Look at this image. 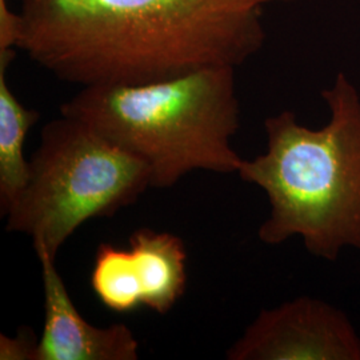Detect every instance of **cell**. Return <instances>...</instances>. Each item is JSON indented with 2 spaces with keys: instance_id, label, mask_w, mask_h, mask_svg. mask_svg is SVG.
<instances>
[{
  "instance_id": "cell-1",
  "label": "cell",
  "mask_w": 360,
  "mask_h": 360,
  "mask_svg": "<svg viewBox=\"0 0 360 360\" xmlns=\"http://www.w3.org/2000/svg\"><path fill=\"white\" fill-rule=\"evenodd\" d=\"M285 1L22 0L18 49L80 87L236 68L264 44L263 8Z\"/></svg>"
},
{
  "instance_id": "cell-2",
  "label": "cell",
  "mask_w": 360,
  "mask_h": 360,
  "mask_svg": "<svg viewBox=\"0 0 360 360\" xmlns=\"http://www.w3.org/2000/svg\"><path fill=\"white\" fill-rule=\"evenodd\" d=\"M330 122L319 129L283 111L267 117V151L242 160L238 175L270 200L259 239L281 245L300 236L315 257L336 260L360 250V95L345 74L322 92Z\"/></svg>"
},
{
  "instance_id": "cell-3",
  "label": "cell",
  "mask_w": 360,
  "mask_h": 360,
  "mask_svg": "<svg viewBox=\"0 0 360 360\" xmlns=\"http://www.w3.org/2000/svg\"><path fill=\"white\" fill-rule=\"evenodd\" d=\"M60 114L141 159L153 188H169L195 169L236 174L243 160L231 147L240 124L231 67L142 84L82 87Z\"/></svg>"
},
{
  "instance_id": "cell-4",
  "label": "cell",
  "mask_w": 360,
  "mask_h": 360,
  "mask_svg": "<svg viewBox=\"0 0 360 360\" xmlns=\"http://www.w3.org/2000/svg\"><path fill=\"white\" fill-rule=\"evenodd\" d=\"M28 162L26 187L6 215V230L30 235L35 252L55 260L82 224L114 217L151 187L141 159L62 114L43 127Z\"/></svg>"
},
{
  "instance_id": "cell-5",
  "label": "cell",
  "mask_w": 360,
  "mask_h": 360,
  "mask_svg": "<svg viewBox=\"0 0 360 360\" xmlns=\"http://www.w3.org/2000/svg\"><path fill=\"white\" fill-rule=\"evenodd\" d=\"M230 360H360V338L347 316L318 299L263 309L227 351Z\"/></svg>"
},
{
  "instance_id": "cell-6",
  "label": "cell",
  "mask_w": 360,
  "mask_h": 360,
  "mask_svg": "<svg viewBox=\"0 0 360 360\" xmlns=\"http://www.w3.org/2000/svg\"><path fill=\"white\" fill-rule=\"evenodd\" d=\"M44 324L35 360H136L139 342L123 323L96 327L77 311L65 288L55 259L39 251Z\"/></svg>"
},
{
  "instance_id": "cell-7",
  "label": "cell",
  "mask_w": 360,
  "mask_h": 360,
  "mask_svg": "<svg viewBox=\"0 0 360 360\" xmlns=\"http://www.w3.org/2000/svg\"><path fill=\"white\" fill-rule=\"evenodd\" d=\"M132 271L142 306L166 315L187 287V251L179 236L139 229L129 239Z\"/></svg>"
},
{
  "instance_id": "cell-8",
  "label": "cell",
  "mask_w": 360,
  "mask_h": 360,
  "mask_svg": "<svg viewBox=\"0 0 360 360\" xmlns=\"http://www.w3.org/2000/svg\"><path fill=\"white\" fill-rule=\"evenodd\" d=\"M15 51H0V214L3 218L13 208L26 187L30 162L25 158V142L40 114L20 103L15 96L7 70Z\"/></svg>"
},
{
  "instance_id": "cell-9",
  "label": "cell",
  "mask_w": 360,
  "mask_h": 360,
  "mask_svg": "<svg viewBox=\"0 0 360 360\" xmlns=\"http://www.w3.org/2000/svg\"><path fill=\"white\" fill-rule=\"evenodd\" d=\"M91 288L105 309L129 314L142 307L129 248L102 243L91 271Z\"/></svg>"
},
{
  "instance_id": "cell-10",
  "label": "cell",
  "mask_w": 360,
  "mask_h": 360,
  "mask_svg": "<svg viewBox=\"0 0 360 360\" xmlns=\"http://www.w3.org/2000/svg\"><path fill=\"white\" fill-rule=\"evenodd\" d=\"M39 339L30 330L15 338L0 335V359L35 360Z\"/></svg>"
},
{
  "instance_id": "cell-11",
  "label": "cell",
  "mask_w": 360,
  "mask_h": 360,
  "mask_svg": "<svg viewBox=\"0 0 360 360\" xmlns=\"http://www.w3.org/2000/svg\"><path fill=\"white\" fill-rule=\"evenodd\" d=\"M23 31L20 13H13L7 0H0V51L15 50Z\"/></svg>"
}]
</instances>
